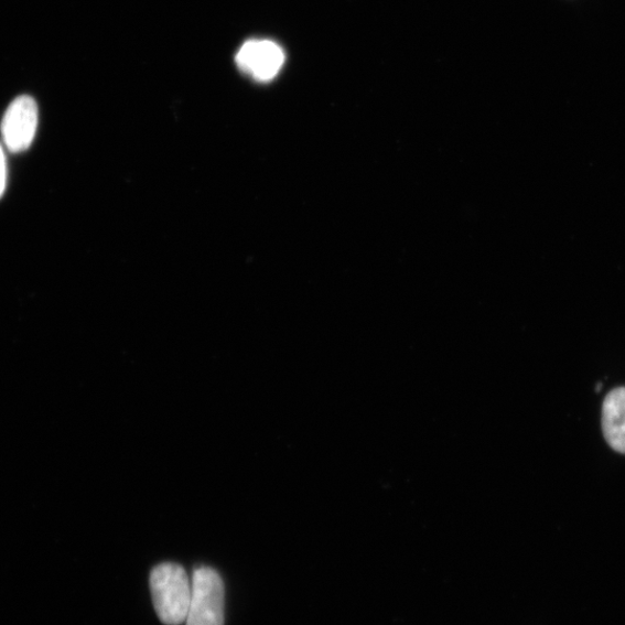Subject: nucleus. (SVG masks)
Returning <instances> with one entry per match:
<instances>
[{"instance_id": "f257e3e1", "label": "nucleus", "mask_w": 625, "mask_h": 625, "mask_svg": "<svg viewBox=\"0 0 625 625\" xmlns=\"http://www.w3.org/2000/svg\"><path fill=\"white\" fill-rule=\"evenodd\" d=\"M154 610L166 625H181L187 619L192 581L187 572L175 563H162L150 575Z\"/></svg>"}, {"instance_id": "f03ea898", "label": "nucleus", "mask_w": 625, "mask_h": 625, "mask_svg": "<svg viewBox=\"0 0 625 625\" xmlns=\"http://www.w3.org/2000/svg\"><path fill=\"white\" fill-rule=\"evenodd\" d=\"M225 588L220 574L207 567L195 569L185 625H224Z\"/></svg>"}, {"instance_id": "7ed1b4c3", "label": "nucleus", "mask_w": 625, "mask_h": 625, "mask_svg": "<svg viewBox=\"0 0 625 625\" xmlns=\"http://www.w3.org/2000/svg\"><path fill=\"white\" fill-rule=\"evenodd\" d=\"M39 110L29 96L17 98L8 108L2 134L8 150L12 153L26 151L33 143L37 129Z\"/></svg>"}, {"instance_id": "20e7f679", "label": "nucleus", "mask_w": 625, "mask_h": 625, "mask_svg": "<svg viewBox=\"0 0 625 625\" xmlns=\"http://www.w3.org/2000/svg\"><path fill=\"white\" fill-rule=\"evenodd\" d=\"M285 54L280 45L270 40H249L237 54L241 72L258 82H270L280 74Z\"/></svg>"}, {"instance_id": "39448f33", "label": "nucleus", "mask_w": 625, "mask_h": 625, "mask_svg": "<svg viewBox=\"0 0 625 625\" xmlns=\"http://www.w3.org/2000/svg\"><path fill=\"white\" fill-rule=\"evenodd\" d=\"M602 431L610 446L625 454V387L613 389L602 405Z\"/></svg>"}, {"instance_id": "423d86ee", "label": "nucleus", "mask_w": 625, "mask_h": 625, "mask_svg": "<svg viewBox=\"0 0 625 625\" xmlns=\"http://www.w3.org/2000/svg\"><path fill=\"white\" fill-rule=\"evenodd\" d=\"M8 182V168H7V157L2 146H0V198L6 193Z\"/></svg>"}]
</instances>
